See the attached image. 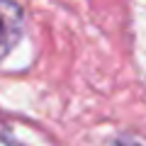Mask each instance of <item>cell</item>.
<instances>
[{
	"instance_id": "6da1fadb",
	"label": "cell",
	"mask_w": 146,
	"mask_h": 146,
	"mask_svg": "<svg viewBox=\"0 0 146 146\" xmlns=\"http://www.w3.org/2000/svg\"><path fill=\"white\" fill-rule=\"evenodd\" d=\"M25 29V12L17 0H0V61L17 46Z\"/></svg>"
},
{
	"instance_id": "7a4b0ae2",
	"label": "cell",
	"mask_w": 146,
	"mask_h": 146,
	"mask_svg": "<svg viewBox=\"0 0 146 146\" xmlns=\"http://www.w3.org/2000/svg\"><path fill=\"white\" fill-rule=\"evenodd\" d=\"M115 146H141V144H136V141L124 139V136H122V139H117V141H115Z\"/></svg>"
}]
</instances>
